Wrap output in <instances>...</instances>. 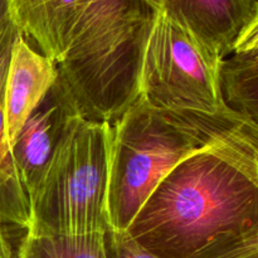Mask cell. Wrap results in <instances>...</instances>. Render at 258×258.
I'll return each mask as SVG.
<instances>
[{
    "label": "cell",
    "mask_w": 258,
    "mask_h": 258,
    "mask_svg": "<svg viewBox=\"0 0 258 258\" xmlns=\"http://www.w3.org/2000/svg\"><path fill=\"white\" fill-rule=\"evenodd\" d=\"M222 59L163 10L151 17L139 73V96L166 120L214 146L258 159V125L224 105Z\"/></svg>",
    "instance_id": "3957f363"
},
{
    "label": "cell",
    "mask_w": 258,
    "mask_h": 258,
    "mask_svg": "<svg viewBox=\"0 0 258 258\" xmlns=\"http://www.w3.org/2000/svg\"><path fill=\"white\" fill-rule=\"evenodd\" d=\"M106 258H160L140 246L127 231L108 227L103 233Z\"/></svg>",
    "instance_id": "7c38bea8"
},
{
    "label": "cell",
    "mask_w": 258,
    "mask_h": 258,
    "mask_svg": "<svg viewBox=\"0 0 258 258\" xmlns=\"http://www.w3.org/2000/svg\"><path fill=\"white\" fill-rule=\"evenodd\" d=\"M20 258H106L103 234H53L27 231Z\"/></svg>",
    "instance_id": "8fae6325"
},
{
    "label": "cell",
    "mask_w": 258,
    "mask_h": 258,
    "mask_svg": "<svg viewBox=\"0 0 258 258\" xmlns=\"http://www.w3.org/2000/svg\"><path fill=\"white\" fill-rule=\"evenodd\" d=\"M219 87L224 105L258 125V28L249 30L219 66Z\"/></svg>",
    "instance_id": "30bf717a"
},
{
    "label": "cell",
    "mask_w": 258,
    "mask_h": 258,
    "mask_svg": "<svg viewBox=\"0 0 258 258\" xmlns=\"http://www.w3.org/2000/svg\"><path fill=\"white\" fill-rule=\"evenodd\" d=\"M19 28L9 10V0H0V223L28 231L30 208L27 193L20 184L5 136V86L10 53Z\"/></svg>",
    "instance_id": "9c48e42d"
},
{
    "label": "cell",
    "mask_w": 258,
    "mask_h": 258,
    "mask_svg": "<svg viewBox=\"0 0 258 258\" xmlns=\"http://www.w3.org/2000/svg\"><path fill=\"white\" fill-rule=\"evenodd\" d=\"M110 123L75 116L29 201L28 231L103 234L108 228Z\"/></svg>",
    "instance_id": "277c9868"
},
{
    "label": "cell",
    "mask_w": 258,
    "mask_h": 258,
    "mask_svg": "<svg viewBox=\"0 0 258 258\" xmlns=\"http://www.w3.org/2000/svg\"><path fill=\"white\" fill-rule=\"evenodd\" d=\"M110 134L108 227L118 231L127 229L154 189L178 164L204 149H227L170 122L140 96L110 123Z\"/></svg>",
    "instance_id": "5b68a950"
},
{
    "label": "cell",
    "mask_w": 258,
    "mask_h": 258,
    "mask_svg": "<svg viewBox=\"0 0 258 258\" xmlns=\"http://www.w3.org/2000/svg\"><path fill=\"white\" fill-rule=\"evenodd\" d=\"M143 2L145 3L146 5H149L154 12H156V10H161L164 0H143Z\"/></svg>",
    "instance_id": "5bb4252c"
},
{
    "label": "cell",
    "mask_w": 258,
    "mask_h": 258,
    "mask_svg": "<svg viewBox=\"0 0 258 258\" xmlns=\"http://www.w3.org/2000/svg\"><path fill=\"white\" fill-rule=\"evenodd\" d=\"M161 10L221 59L258 28V0H164Z\"/></svg>",
    "instance_id": "52a82bcc"
},
{
    "label": "cell",
    "mask_w": 258,
    "mask_h": 258,
    "mask_svg": "<svg viewBox=\"0 0 258 258\" xmlns=\"http://www.w3.org/2000/svg\"><path fill=\"white\" fill-rule=\"evenodd\" d=\"M57 77V64L20 33L10 53L5 86V136L9 150L23 123Z\"/></svg>",
    "instance_id": "ba28073f"
},
{
    "label": "cell",
    "mask_w": 258,
    "mask_h": 258,
    "mask_svg": "<svg viewBox=\"0 0 258 258\" xmlns=\"http://www.w3.org/2000/svg\"><path fill=\"white\" fill-rule=\"evenodd\" d=\"M126 231L160 258H258V160L217 148L189 156Z\"/></svg>",
    "instance_id": "7a4b0ae2"
},
{
    "label": "cell",
    "mask_w": 258,
    "mask_h": 258,
    "mask_svg": "<svg viewBox=\"0 0 258 258\" xmlns=\"http://www.w3.org/2000/svg\"><path fill=\"white\" fill-rule=\"evenodd\" d=\"M25 232L0 223V258H20L19 243Z\"/></svg>",
    "instance_id": "4fadbf2b"
},
{
    "label": "cell",
    "mask_w": 258,
    "mask_h": 258,
    "mask_svg": "<svg viewBox=\"0 0 258 258\" xmlns=\"http://www.w3.org/2000/svg\"><path fill=\"white\" fill-rule=\"evenodd\" d=\"M9 10L57 64L83 118L112 123L138 98L154 13L143 0H9Z\"/></svg>",
    "instance_id": "6da1fadb"
},
{
    "label": "cell",
    "mask_w": 258,
    "mask_h": 258,
    "mask_svg": "<svg viewBox=\"0 0 258 258\" xmlns=\"http://www.w3.org/2000/svg\"><path fill=\"white\" fill-rule=\"evenodd\" d=\"M77 115L81 113L72 93L57 77L23 123L10 146V155L28 201L34 196L58 143Z\"/></svg>",
    "instance_id": "8992f818"
}]
</instances>
